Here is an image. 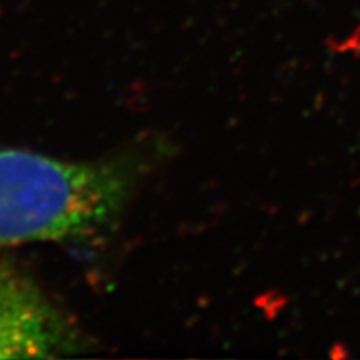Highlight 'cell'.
Wrapping results in <instances>:
<instances>
[{
    "label": "cell",
    "instance_id": "obj_1",
    "mask_svg": "<svg viewBox=\"0 0 360 360\" xmlns=\"http://www.w3.org/2000/svg\"><path fill=\"white\" fill-rule=\"evenodd\" d=\"M132 187V169L120 162L0 148V250L92 233L120 212Z\"/></svg>",
    "mask_w": 360,
    "mask_h": 360
},
{
    "label": "cell",
    "instance_id": "obj_2",
    "mask_svg": "<svg viewBox=\"0 0 360 360\" xmlns=\"http://www.w3.org/2000/svg\"><path fill=\"white\" fill-rule=\"evenodd\" d=\"M79 349L70 323L35 283L0 264V359H52Z\"/></svg>",
    "mask_w": 360,
    "mask_h": 360
}]
</instances>
